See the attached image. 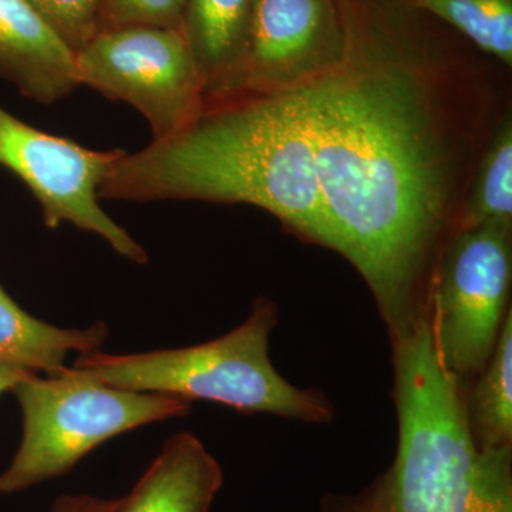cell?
I'll list each match as a JSON object with an SVG mask.
<instances>
[{
	"label": "cell",
	"instance_id": "cell-18",
	"mask_svg": "<svg viewBox=\"0 0 512 512\" xmlns=\"http://www.w3.org/2000/svg\"><path fill=\"white\" fill-rule=\"evenodd\" d=\"M187 0H107L101 30L126 26L180 29Z\"/></svg>",
	"mask_w": 512,
	"mask_h": 512
},
{
	"label": "cell",
	"instance_id": "cell-9",
	"mask_svg": "<svg viewBox=\"0 0 512 512\" xmlns=\"http://www.w3.org/2000/svg\"><path fill=\"white\" fill-rule=\"evenodd\" d=\"M342 53L336 0H254L237 62L205 99L308 89L338 66Z\"/></svg>",
	"mask_w": 512,
	"mask_h": 512
},
{
	"label": "cell",
	"instance_id": "cell-3",
	"mask_svg": "<svg viewBox=\"0 0 512 512\" xmlns=\"http://www.w3.org/2000/svg\"><path fill=\"white\" fill-rule=\"evenodd\" d=\"M390 343L396 456L357 493L323 495L319 512H512V447L474 446L467 389L441 365L430 318Z\"/></svg>",
	"mask_w": 512,
	"mask_h": 512
},
{
	"label": "cell",
	"instance_id": "cell-4",
	"mask_svg": "<svg viewBox=\"0 0 512 512\" xmlns=\"http://www.w3.org/2000/svg\"><path fill=\"white\" fill-rule=\"evenodd\" d=\"M279 308L259 296L238 328L221 338L180 349L136 355L83 353L74 369L133 392L161 393L194 402L225 404L239 413H265L308 424H328L335 406L325 393L289 383L269 357Z\"/></svg>",
	"mask_w": 512,
	"mask_h": 512
},
{
	"label": "cell",
	"instance_id": "cell-8",
	"mask_svg": "<svg viewBox=\"0 0 512 512\" xmlns=\"http://www.w3.org/2000/svg\"><path fill=\"white\" fill-rule=\"evenodd\" d=\"M124 150L96 151L29 126L0 107V167L22 181L49 229L64 222L99 235L117 254L146 264V249L100 207L99 191Z\"/></svg>",
	"mask_w": 512,
	"mask_h": 512
},
{
	"label": "cell",
	"instance_id": "cell-20",
	"mask_svg": "<svg viewBox=\"0 0 512 512\" xmlns=\"http://www.w3.org/2000/svg\"><path fill=\"white\" fill-rule=\"evenodd\" d=\"M30 370L20 369V367L0 365V394L6 392H12L13 387L25 379L29 375H32Z\"/></svg>",
	"mask_w": 512,
	"mask_h": 512
},
{
	"label": "cell",
	"instance_id": "cell-14",
	"mask_svg": "<svg viewBox=\"0 0 512 512\" xmlns=\"http://www.w3.org/2000/svg\"><path fill=\"white\" fill-rule=\"evenodd\" d=\"M464 412L478 450L512 447V311L493 355L467 387Z\"/></svg>",
	"mask_w": 512,
	"mask_h": 512
},
{
	"label": "cell",
	"instance_id": "cell-7",
	"mask_svg": "<svg viewBox=\"0 0 512 512\" xmlns=\"http://www.w3.org/2000/svg\"><path fill=\"white\" fill-rule=\"evenodd\" d=\"M76 59L80 86L140 111L153 141L173 136L204 106L205 76L180 29L101 30Z\"/></svg>",
	"mask_w": 512,
	"mask_h": 512
},
{
	"label": "cell",
	"instance_id": "cell-12",
	"mask_svg": "<svg viewBox=\"0 0 512 512\" xmlns=\"http://www.w3.org/2000/svg\"><path fill=\"white\" fill-rule=\"evenodd\" d=\"M109 338L106 323L64 329L29 315L0 285V365L53 375L66 367L72 352H96Z\"/></svg>",
	"mask_w": 512,
	"mask_h": 512
},
{
	"label": "cell",
	"instance_id": "cell-6",
	"mask_svg": "<svg viewBox=\"0 0 512 512\" xmlns=\"http://www.w3.org/2000/svg\"><path fill=\"white\" fill-rule=\"evenodd\" d=\"M512 221L458 232L434 276L430 325L441 365L464 387L493 355L510 305Z\"/></svg>",
	"mask_w": 512,
	"mask_h": 512
},
{
	"label": "cell",
	"instance_id": "cell-11",
	"mask_svg": "<svg viewBox=\"0 0 512 512\" xmlns=\"http://www.w3.org/2000/svg\"><path fill=\"white\" fill-rule=\"evenodd\" d=\"M224 485L217 458L190 431L173 434L113 512H210Z\"/></svg>",
	"mask_w": 512,
	"mask_h": 512
},
{
	"label": "cell",
	"instance_id": "cell-13",
	"mask_svg": "<svg viewBox=\"0 0 512 512\" xmlns=\"http://www.w3.org/2000/svg\"><path fill=\"white\" fill-rule=\"evenodd\" d=\"M254 0H187L181 32L205 76V92L237 62Z\"/></svg>",
	"mask_w": 512,
	"mask_h": 512
},
{
	"label": "cell",
	"instance_id": "cell-19",
	"mask_svg": "<svg viewBox=\"0 0 512 512\" xmlns=\"http://www.w3.org/2000/svg\"><path fill=\"white\" fill-rule=\"evenodd\" d=\"M116 504L117 500L90 494H66L57 498L49 512H113Z\"/></svg>",
	"mask_w": 512,
	"mask_h": 512
},
{
	"label": "cell",
	"instance_id": "cell-1",
	"mask_svg": "<svg viewBox=\"0 0 512 512\" xmlns=\"http://www.w3.org/2000/svg\"><path fill=\"white\" fill-rule=\"evenodd\" d=\"M336 3L342 59L303 100L335 252L394 340L430 318L477 165L512 114V69L407 0Z\"/></svg>",
	"mask_w": 512,
	"mask_h": 512
},
{
	"label": "cell",
	"instance_id": "cell-15",
	"mask_svg": "<svg viewBox=\"0 0 512 512\" xmlns=\"http://www.w3.org/2000/svg\"><path fill=\"white\" fill-rule=\"evenodd\" d=\"M512 69V0H407Z\"/></svg>",
	"mask_w": 512,
	"mask_h": 512
},
{
	"label": "cell",
	"instance_id": "cell-5",
	"mask_svg": "<svg viewBox=\"0 0 512 512\" xmlns=\"http://www.w3.org/2000/svg\"><path fill=\"white\" fill-rule=\"evenodd\" d=\"M12 392L22 412L23 434L12 463L0 474V495L66 476L106 441L187 416L192 409L180 397L119 389L73 366L53 375L32 373Z\"/></svg>",
	"mask_w": 512,
	"mask_h": 512
},
{
	"label": "cell",
	"instance_id": "cell-2",
	"mask_svg": "<svg viewBox=\"0 0 512 512\" xmlns=\"http://www.w3.org/2000/svg\"><path fill=\"white\" fill-rule=\"evenodd\" d=\"M99 197L252 205L303 241L335 251L302 90L204 99L173 136L124 153Z\"/></svg>",
	"mask_w": 512,
	"mask_h": 512
},
{
	"label": "cell",
	"instance_id": "cell-10",
	"mask_svg": "<svg viewBox=\"0 0 512 512\" xmlns=\"http://www.w3.org/2000/svg\"><path fill=\"white\" fill-rule=\"evenodd\" d=\"M0 76L42 104L62 100L80 86L76 53L28 0H0Z\"/></svg>",
	"mask_w": 512,
	"mask_h": 512
},
{
	"label": "cell",
	"instance_id": "cell-16",
	"mask_svg": "<svg viewBox=\"0 0 512 512\" xmlns=\"http://www.w3.org/2000/svg\"><path fill=\"white\" fill-rule=\"evenodd\" d=\"M490 221H512V114L498 128L477 165L458 232Z\"/></svg>",
	"mask_w": 512,
	"mask_h": 512
},
{
	"label": "cell",
	"instance_id": "cell-17",
	"mask_svg": "<svg viewBox=\"0 0 512 512\" xmlns=\"http://www.w3.org/2000/svg\"><path fill=\"white\" fill-rule=\"evenodd\" d=\"M64 45L79 53L101 32L107 0H28Z\"/></svg>",
	"mask_w": 512,
	"mask_h": 512
}]
</instances>
